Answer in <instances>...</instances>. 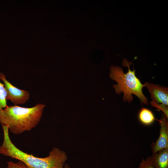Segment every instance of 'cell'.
<instances>
[{"label":"cell","mask_w":168,"mask_h":168,"mask_svg":"<svg viewBox=\"0 0 168 168\" xmlns=\"http://www.w3.org/2000/svg\"><path fill=\"white\" fill-rule=\"evenodd\" d=\"M138 168H154L151 162L149 156L146 159H142Z\"/></svg>","instance_id":"cell-10"},{"label":"cell","mask_w":168,"mask_h":168,"mask_svg":"<svg viewBox=\"0 0 168 168\" xmlns=\"http://www.w3.org/2000/svg\"><path fill=\"white\" fill-rule=\"evenodd\" d=\"M3 140L0 146V153L23 163L29 168H64L67 156L66 153L54 147L48 156L39 157L26 153L18 148L10 138L7 126H2Z\"/></svg>","instance_id":"cell-1"},{"label":"cell","mask_w":168,"mask_h":168,"mask_svg":"<svg viewBox=\"0 0 168 168\" xmlns=\"http://www.w3.org/2000/svg\"><path fill=\"white\" fill-rule=\"evenodd\" d=\"M145 84L146 86L151 94L152 101L156 103L162 104L168 106V88L148 82H146Z\"/></svg>","instance_id":"cell-6"},{"label":"cell","mask_w":168,"mask_h":168,"mask_svg":"<svg viewBox=\"0 0 168 168\" xmlns=\"http://www.w3.org/2000/svg\"><path fill=\"white\" fill-rule=\"evenodd\" d=\"M64 167V168H70L68 164H65Z\"/></svg>","instance_id":"cell-13"},{"label":"cell","mask_w":168,"mask_h":168,"mask_svg":"<svg viewBox=\"0 0 168 168\" xmlns=\"http://www.w3.org/2000/svg\"><path fill=\"white\" fill-rule=\"evenodd\" d=\"M151 104L152 106L158 108L163 112L164 114L168 117V106L162 104H157L152 101Z\"/></svg>","instance_id":"cell-12"},{"label":"cell","mask_w":168,"mask_h":168,"mask_svg":"<svg viewBox=\"0 0 168 168\" xmlns=\"http://www.w3.org/2000/svg\"><path fill=\"white\" fill-rule=\"evenodd\" d=\"M6 168H10L9 166H7V167H6Z\"/></svg>","instance_id":"cell-14"},{"label":"cell","mask_w":168,"mask_h":168,"mask_svg":"<svg viewBox=\"0 0 168 168\" xmlns=\"http://www.w3.org/2000/svg\"><path fill=\"white\" fill-rule=\"evenodd\" d=\"M7 166L10 168H29L23 163L20 161L17 162L8 161Z\"/></svg>","instance_id":"cell-11"},{"label":"cell","mask_w":168,"mask_h":168,"mask_svg":"<svg viewBox=\"0 0 168 168\" xmlns=\"http://www.w3.org/2000/svg\"><path fill=\"white\" fill-rule=\"evenodd\" d=\"M45 105L38 103L31 107L9 106L0 111V123L9 131L17 135L29 131L38 124Z\"/></svg>","instance_id":"cell-2"},{"label":"cell","mask_w":168,"mask_h":168,"mask_svg":"<svg viewBox=\"0 0 168 168\" xmlns=\"http://www.w3.org/2000/svg\"><path fill=\"white\" fill-rule=\"evenodd\" d=\"M149 157L154 168H168V148L153 154Z\"/></svg>","instance_id":"cell-7"},{"label":"cell","mask_w":168,"mask_h":168,"mask_svg":"<svg viewBox=\"0 0 168 168\" xmlns=\"http://www.w3.org/2000/svg\"><path fill=\"white\" fill-rule=\"evenodd\" d=\"M138 118L141 123L146 126L152 125L156 120L152 111L145 107H142L139 110L138 114Z\"/></svg>","instance_id":"cell-8"},{"label":"cell","mask_w":168,"mask_h":168,"mask_svg":"<svg viewBox=\"0 0 168 168\" xmlns=\"http://www.w3.org/2000/svg\"><path fill=\"white\" fill-rule=\"evenodd\" d=\"M159 121L160 126L159 136L156 141L153 142L151 144L153 154L168 148V117L163 114Z\"/></svg>","instance_id":"cell-5"},{"label":"cell","mask_w":168,"mask_h":168,"mask_svg":"<svg viewBox=\"0 0 168 168\" xmlns=\"http://www.w3.org/2000/svg\"><path fill=\"white\" fill-rule=\"evenodd\" d=\"M0 79L2 80L6 90L7 100H10L14 105L25 103L30 98L29 91L20 89L13 85L6 78L4 74L0 73Z\"/></svg>","instance_id":"cell-4"},{"label":"cell","mask_w":168,"mask_h":168,"mask_svg":"<svg viewBox=\"0 0 168 168\" xmlns=\"http://www.w3.org/2000/svg\"><path fill=\"white\" fill-rule=\"evenodd\" d=\"M122 63L124 66L128 67V71L126 73H124L121 67L118 66H112L110 69V78L117 82V84L113 86L116 93L120 94L123 92L124 102L130 103L132 101L133 99L132 94H133L139 98L141 104L148 105V99L143 94L142 90L143 87L146 86L145 83L142 84L136 76L134 69L133 71L131 70V63L124 58Z\"/></svg>","instance_id":"cell-3"},{"label":"cell","mask_w":168,"mask_h":168,"mask_svg":"<svg viewBox=\"0 0 168 168\" xmlns=\"http://www.w3.org/2000/svg\"><path fill=\"white\" fill-rule=\"evenodd\" d=\"M7 95L4 84L0 82V111L7 106Z\"/></svg>","instance_id":"cell-9"}]
</instances>
